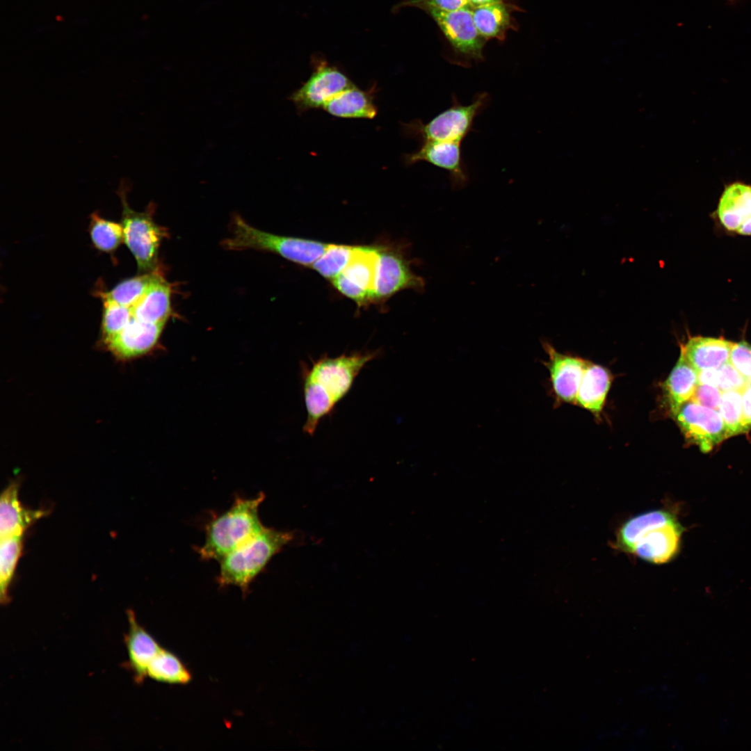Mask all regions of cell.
I'll use <instances>...</instances> for the list:
<instances>
[{"mask_svg":"<svg viewBox=\"0 0 751 751\" xmlns=\"http://www.w3.org/2000/svg\"><path fill=\"white\" fill-rule=\"evenodd\" d=\"M378 250L371 246H356L347 266L332 280L334 286L341 293L360 305L373 301Z\"/></svg>","mask_w":751,"mask_h":751,"instance_id":"30bf717a","label":"cell"},{"mask_svg":"<svg viewBox=\"0 0 751 751\" xmlns=\"http://www.w3.org/2000/svg\"><path fill=\"white\" fill-rule=\"evenodd\" d=\"M265 499L261 492L253 498L236 496L232 506L206 526L205 541L197 551L200 558L218 562L249 541L264 528L259 508Z\"/></svg>","mask_w":751,"mask_h":751,"instance_id":"7a4b0ae2","label":"cell"},{"mask_svg":"<svg viewBox=\"0 0 751 751\" xmlns=\"http://www.w3.org/2000/svg\"><path fill=\"white\" fill-rule=\"evenodd\" d=\"M744 423L749 430L751 428V382L742 391Z\"/></svg>","mask_w":751,"mask_h":751,"instance_id":"8d00e7d4","label":"cell"},{"mask_svg":"<svg viewBox=\"0 0 751 751\" xmlns=\"http://www.w3.org/2000/svg\"><path fill=\"white\" fill-rule=\"evenodd\" d=\"M129 629L124 641L128 656V668L138 683L147 677L149 665L162 648L156 640L137 621L134 613L127 612Z\"/></svg>","mask_w":751,"mask_h":751,"instance_id":"e0dca14e","label":"cell"},{"mask_svg":"<svg viewBox=\"0 0 751 751\" xmlns=\"http://www.w3.org/2000/svg\"><path fill=\"white\" fill-rule=\"evenodd\" d=\"M22 536L1 537L0 598L2 604L9 601L8 590L22 551Z\"/></svg>","mask_w":751,"mask_h":751,"instance_id":"83f0119b","label":"cell"},{"mask_svg":"<svg viewBox=\"0 0 751 751\" xmlns=\"http://www.w3.org/2000/svg\"><path fill=\"white\" fill-rule=\"evenodd\" d=\"M749 383L729 361L717 369V387L722 392H742Z\"/></svg>","mask_w":751,"mask_h":751,"instance_id":"d6a6232c","label":"cell"},{"mask_svg":"<svg viewBox=\"0 0 751 751\" xmlns=\"http://www.w3.org/2000/svg\"><path fill=\"white\" fill-rule=\"evenodd\" d=\"M734 342L722 338L690 337L681 345V352L697 371L718 369L729 361Z\"/></svg>","mask_w":751,"mask_h":751,"instance_id":"ffe728a7","label":"cell"},{"mask_svg":"<svg viewBox=\"0 0 751 751\" xmlns=\"http://www.w3.org/2000/svg\"><path fill=\"white\" fill-rule=\"evenodd\" d=\"M426 13L444 36L456 63L467 66L471 61L484 60L483 49L487 40L476 27L471 8L449 12L430 10Z\"/></svg>","mask_w":751,"mask_h":751,"instance_id":"52a82bcc","label":"cell"},{"mask_svg":"<svg viewBox=\"0 0 751 751\" xmlns=\"http://www.w3.org/2000/svg\"><path fill=\"white\" fill-rule=\"evenodd\" d=\"M379 350L322 355L302 366L306 421L304 432L313 435L323 419L348 394L361 371L379 356Z\"/></svg>","mask_w":751,"mask_h":751,"instance_id":"6da1fadb","label":"cell"},{"mask_svg":"<svg viewBox=\"0 0 751 751\" xmlns=\"http://www.w3.org/2000/svg\"><path fill=\"white\" fill-rule=\"evenodd\" d=\"M700 385H707L717 387V369H707L698 371Z\"/></svg>","mask_w":751,"mask_h":751,"instance_id":"74e56055","label":"cell"},{"mask_svg":"<svg viewBox=\"0 0 751 751\" xmlns=\"http://www.w3.org/2000/svg\"><path fill=\"white\" fill-rule=\"evenodd\" d=\"M373 90H363L354 85L332 98L323 109L337 118L373 119L378 113Z\"/></svg>","mask_w":751,"mask_h":751,"instance_id":"44dd1931","label":"cell"},{"mask_svg":"<svg viewBox=\"0 0 751 751\" xmlns=\"http://www.w3.org/2000/svg\"><path fill=\"white\" fill-rule=\"evenodd\" d=\"M676 518L673 513L663 509L643 512L624 522L617 530L615 547L630 554L637 538L649 527Z\"/></svg>","mask_w":751,"mask_h":751,"instance_id":"d4e9b609","label":"cell"},{"mask_svg":"<svg viewBox=\"0 0 751 751\" xmlns=\"http://www.w3.org/2000/svg\"><path fill=\"white\" fill-rule=\"evenodd\" d=\"M489 95L486 92L477 95L468 105L460 104L453 96L452 106L427 123L415 120L405 124L403 132L407 136L426 140L460 142L472 131L476 117L487 106Z\"/></svg>","mask_w":751,"mask_h":751,"instance_id":"8992f818","label":"cell"},{"mask_svg":"<svg viewBox=\"0 0 751 751\" xmlns=\"http://www.w3.org/2000/svg\"><path fill=\"white\" fill-rule=\"evenodd\" d=\"M104 313L102 331L104 342L122 331L132 317L131 307L103 298Z\"/></svg>","mask_w":751,"mask_h":751,"instance_id":"1f68e13d","label":"cell"},{"mask_svg":"<svg viewBox=\"0 0 751 751\" xmlns=\"http://www.w3.org/2000/svg\"><path fill=\"white\" fill-rule=\"evenodd\" d=\"M162 279L161 273L156 270L119 283L111 291L103 294V298L131 307Z\"/></svg>","mask_w":751,"mask_h":751,"instance_id":"4316f807","label":"cell"},{"mask_svg":"<svg viewBox=\"0 0 751 751\" xmlns=\"http://www.w3.org/2000/svg\"><path fill=\"white\" fill-rule=\"evenodd\" d=\"M729 362L751 382V345L744 341L734 343Z\"/></svg>","mask_w":751,"mask_h":751,"instance_id":"e575fe53","label":"cell"},{"mask_svg":"<svg viewBox=\"0 0 751 751\" xmlns=\"http://www.w3.org/2000/svg\"><path fill=\"white\" fill-rule=\"evenodd\" d=\"M355 249L356 246L329 244L312 267L323 277L332 280L347 266Z\"/></svg>","mask_w":751,"mask_h":751,"instance_id":"f1b7e54d","label":"cell"},{"mask_svg":"<svg viewBox=\"0 0 751 751\" xmlns=\"http://www.w3.org/2000/svg\"><path fill=\"white\" fill-rule=\"evenodd\" d=\"M233 223L232 236L222 243L229 250L252 249L271 252L294 263L308 266L313 265L329 245L266 232L250 225L239 216L234 218Z\"/></svg>","mask_w":751,"mask_h":751,"instance_id":"277c9868","label":"cell"},{"mask_svg":"<svg viewBox=\"0 0 751 751\" xmlns=\"http://www.w3.org/2000/svg\"><path fill=\"white\" fill-rule=\"evenodd\" d=\"M683 532L677 517L653 526L639 535L630 554L649 563H667L677 555Z\"/></svg>","mask_w":751,"mask_h":751,"instance_id":"7c38bea8","label":"cell"},{"mask_svg":"<svg viewBox=\"0 0 751 751\" xmlns=\"http://www.w3.org/2000/svg\"><path fill=\"white\" fill-rule=\"evenodd\" d=\"M698 385V371L680 353L663 383L665 397L673 415L683 404L691 400Z\"/></svg>","mask_w":751,"mask_h":751,"instance_id":"7402d4cb","label":"cell"},{"mask_svg":"<svg viewBox=\"0 0 751 751\" xmlns=\"http://www.w3.org/2000/svg\"><path fill=\"white\" fill-rule=\"evenodd\" d=\"M722 391L716 387L698 385L691 398L692 401L709 408L718 410Z\"/></svg>","mask_w":751,"mask_h":751,"instance_id":"d590c367","label":"cell"},{"mask_svg":"<svg viewBox=\"0 0 751 751\" xmlns=\"http://www.w3.org/2000/svg\"><path fill=\"white\" fill-rule=\"evenodd\" d=\"M674 417L686 438L704 453L729 437L718 410L690 400L679 407Z\"/></svg>","mask_w":751,"mask_h":751,"instance_id":"9c48e42d","label":"cell"},{"mask_svg":"<svg viewBox=\"0 0 751 751\" xmlns=\"http://www.w3.org/2000/svg\"><path fill=\"white\" fill-rule=\"evenodd\" d=\"M716 213L720 223L727 230L751 236V186L740 181L727 186Z\"/></svg>","mask_w":751,"mask_h":751,"instance_id":"2e32d148","label":"cell"},{"mask_svg":"<svg viewBox=\"0 0 751 751\" xmlns=\"http://www.w3.org/2000/svg\"><path fill=\"white\" fill-rule=\"evenodd\" d=\"M422 277L414 274L410 262L397 251L379 248L373 301L384 300L404 289L422 290Z\"/></svg>","mask_w":751,"mask_h":751,"instance_id":"8fae6325","label":"cell"},{"mask_svg":"<svg viewBox=\"0 0 751 751\" xmlns=\"http://www.w3.org/2000/svg\"><path fill=\"white\" fill-rule=\"evenodd\" d=\"M460 142L426 140L416 152L404 156L406 165L428 162L446 170L453 188L460 189L468 182V175L462 156Z\"/></svg>","mask_w":751,"mask_h":751,"instance_id":"4fadbf2b","label":"cell"},{"mask_svg":"<svg viewBox=\"0 0 751 751\" xmlns=\"http://www.w3.org/2000/svg\"><path fill=\"white\" fill-rule=\"evenodd\" d=\"M164 325L143 322L132 316L122 331L104 343L118 359H133L146 354L155 346Z\"/></svg>","mask_w":751,"mask_h":751,"instance_id":"9a60e30c","label":"cell"},{"mask_svg":"<svg viewBox=\"0 0 751 751\" xmlns=\"http://www.w3.org/2000/svg\"><path fill=\"white\" fill-rule=\"evenodd\" d=\"M130 189L129 180L121 179L117 193L123 208L124 241L134 255L139 270L152 272L156 270L159 248L167 232L153 220L152 206L146 212H137L129 207L127 195Z\"/></svg>","mask_w":751,"mask_h":751,"instance_id":"5b68a950","label":"cell"},{"mask_svg":"<svg viewBox=\"0 0 751 751\" xmlns=\"http://www.w3.org/2000/svg\"><path fill=\"white\" fill-rule=\"evenodd\" d=\"M730 4L736 3L738 0H727Z\"/></svg>","mask_w":751,"mask_h":751,"instance_id":"ab89813d","label":"cell"},{"mask_svg":"<svg viewBox=\"0 0 751 751\" xmlns=\"http://www.w3.org/2000/svg\"><path fill=\"white\" fill-rule=\"evenodd\" d=\"M611 381V377L607 369L597 364H588L575 402L599 414L604 407Z\"/></svg>","mask_w":751,"mask_h":751,"instance_id":"cb8c5ba5","label":"cell"},{"mask_svg":"<svg viewBox=\"0 0 751 751\" xmlns=\"http://www.w3.org/2000/svg\"><path fill=\"white\" fill-rule=\"evenodd\" d=\"M397 7H414L424 12L430 10L449 12L466 7L471 8L467 0H405Z\"/></svg>","mask_w":751,"mask_h":751,"instance_id":"836d02e7","label":"cell"},{"mask_svg":"<svg viewBox=\"0 0 751 751\" xmlns=\"http://www.w3.org/2000/svg\"><path fill=\"white\" fill-rule=\"evenodd\" d=\"M471 8H475L494 3L510 1V0H467Z\"/></svg>","mask_w":751,"mask_h":751,"instance_id":"f35d334b","label":"cell"},{"mask_svg":"<svg viewBox=\"0 0 751 751\" xmlns=\"http://www.w3.org/2000/svg\"><path fill=\"white\" fill-rule=\"evenodd\" d=\"M542 346L548 355L544 365L549 371L551 389L556 399L575 402L588 363L581 358L560 353L547 341H544Z\"/></svg>","mask_w":751,"mask_h":751,"instance_id":"5bb4252c","label":"cell"},{"mask_svg":"<svg viewBox=\"0 0 751 751\" xmlns=\"http://www.w3.org/2000/svg\"><path fill=\"white\" fill-rule=\"evenodd\" d=\"M293 538V532L264 527L257 535L219 561L218 583L221 587L237 586L245 595L252 582L272 558Z\"/></svg>","mask_w":751,"mask_h":751,"instance_id":"3957f363","label":"cell"},{"mask_svg":"<svg viewBox=\"0 0 751 751\" xmlns=\"http://www.w3.org/2000/svg\"><path fill=\"white\" fill-rule=\"evenodd\" d=\"M147 677L170 684H186L191 680L190 672L179 659L163 648L149 665Z\"/></svg>","mask_w":751,"mask_h":751,"instance_id":"484cf974","label":"cell"},{"mask_svg":"<svg viewBox=\"0 0 751 751\" xmlns=\"http://www.w3.org/2000/svg\"><path fill=\"white\" fill-rule=\"evenodd\" d=\"M90 233L95 247L104 252L114 250L124 241L122 223L105 220L97 213L91 215Z\"/></svg>","mask_w":751,"mask_h":751,"instance_id":"f546056e","label":"cell"},{"mask_svg":"<svg viewBox=\"0 0 751 751\" xmlns=\"http://www.w3.org/2000/svg\"><path fill=\"white\" fill-rule=\"evenodd\" d=\"M170 296L171 288L163 278L131 307L132 316L145 323L165 324L171 314Z\"/></svg>","mask_w":751,"mask_h":751,"instance_id":"603a6c76","label":"cell"},{"mask_svg":"<svg viewBox=\"0 0 751 751\" xmlns=\"http://www.w3.org/2000/svg\"><path fill=\"white\" fill-rule=\"evenodd\" d=\"M19 484L13 482L2 492L0 499L1 537L21 535L35 521L45 515L40 510H30L19 500Z\"/></svg>","mask_w":751,"mask_h":751,"instance_id":"ac0fdd59","label":"cell"},{"mask_svg":"<svg viewBox=\"0 0 751 751\" xmlns=\"http://www.w3.org/2000/svg\"><path fill=\"white\" fill-rule=\"evenodd\" d=\"M522 10L510 1H503L472 8V15L479 33L487 41H503L510 30L517 31V23L512 13Z\"/></svg>","mask_w":751,"mask_h":751,"instance_id":"d6986e66","label":"cell"},{"mask_svg":"<svg viewBox=\"0 0 751 751\" xmlns=\"http://www.w3.org/2000/svg\"><path fill=\"white\" fill-rule=\"evenodd\" d=\"M718 411L725 422L729 437L748 430L743 419L742 392H722Z\"/></svg>","mask_w":751,"mask_h":751,"instance_id":"4dcf8cb0","label":"cell"},{"mask_svg":"<svg viewBox=\"0 0 751 751\" xmlns=\"http://www.w3.org/2000/svg\"><path fill=\"white\" fill-rule=\"evenodd\" d=\"M312 63L311 76L289 98L300 113L323 108L334 96L355 85L343 72L323 58H316Z\"/></svg>","mask_w":751,"mask_h":751,"instance_id":"ba28073f","label":"cell"}]
</instances>
